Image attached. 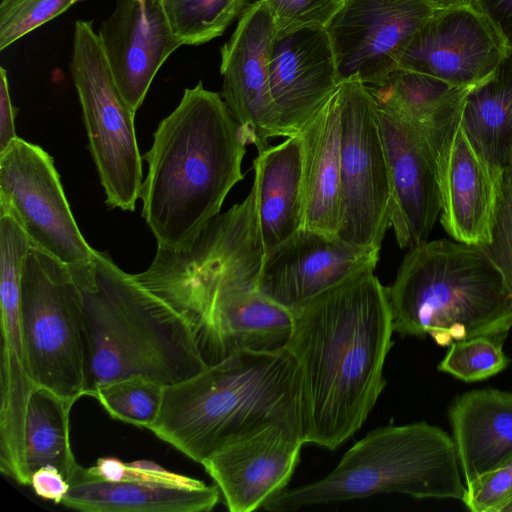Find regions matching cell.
Instances as JSON below:
<instances>
[{
	"label": "cell",
	"instance_id": "obj_41",
	"mask_svg": "<svg viewBox=\"0 0 512 512\" xmlns=\"http://www.w3.org/2000/svg\"><path fill=\"white\" fill-rule=\"evenodd\" d=\"M501 512H512V500L502 508Z\"/></svg>",
	"mask_w": 512,
	"mask_h": 512
},
{
	"label": "cell",
	"instance_id": "obj_29",
	"mask_svg": "<svg viewBox=\"0 0 512 512\" xmlns=\"http://www.w3.org/2000/svg\"><path fill=\"white\" fill-rule=\"evenodd\" d=\"M182 45H201L219 37L241 15L247 0H161Z\"/></svg>",
	"mask_w": 512,
	"mask_h": 512
},
{
	"label": "cell",
	"instance_id": "obj_3",
	"mask_svg": "<svg viewBox=\"0 0 512 512\" xmlns=\"http://www.w3.org/2000/svg\"><path fill=\"white\" fill-rule=\"evenodd\" d=\"M246 139L222 96L201 81L187 88L178 106L162 119L143 158L142 217L158 248L188 249L220 214L241 180Z\"/></svg>",
	"mask_w": 512,
	"mask_h": 512
},
{
	"label": "cell",
	"instance_id": "obj_40",
	"mask_svg": "<svg viewBox=\"0 0 512 512\" xmlns=\"http://www.w3.org/2000/svg\"><path fill=\"white\" fill-rule=\"evenodd\" d=\"M445 4L472 3L473 0H442Z\"/></svg>",
	"mask_w": 512,
	"mask_h": 512
},
{
	"label": "cell",
	"instance_id": "obj_19",
	"mask_svg": "<svg viewBox=\"0 0 512 512\" xmlns=\"http://www.w3.org/2000/svg\"><path fill=\"white\" fill-rule=\"evenodd\" d=\"M437 167L444 230L458 242L488 246L503 167L491 163L476 147L462 112L438 147Z\"/></svg>",
	"mask_w": 512,
	"mask_h": 512
},
{
	"label": "cell",
	"instance_id": "obj_30",
	"mask_svg": "<svg viewBox=\"0 0 512 512\" xmlns=\"http://www.w3.org/2000/svg\"><path fill=\"white\" fill-rule=\"evenodd\" d=\"M164 386L144 376H132L99 386L93 393L111 418L140 428L155 423Z\"/></svg>",
	"mask_w": 512,
	"mask_h": 512
},
{
	"label": "cell",
	"instance_id": "obj_22",
	"mask_svg": "<svg viewBox=\"0 0 512 512\" xmlns=\"http://www.w3.org/2000/svg\"><path fill=\"white\" fill-rule=\"evenodd\" d=\"M297 134L303 148L302 228L337 236L341 174L339 84Z\"/></svg>",
	"mask_w": 512,
	"mask_h": 512
},
{
	"label": "cell",
	"instance_id": "obj_33",
	"mask_svg": "<svg viewBox=\"0 0 512 512\" xmlns=\"http://www.w3.org/2000/svg\"><path fill=\"white\" fill-rule=\"evenodd\" d=\"M277 39L297 30L326 26L341 6L339 0H265Z\"/></svg>",
	"mask_w": 512,
	"mask_h": 512
},
{
	"label": "cell",
	"instance_id": "obj_9",
	"mask_svg": "<svg viewBox=\"0 0 512 512\" xmlns=\"http://www.w3.org/2000/svg\"><path fill=\"white\" fill-rule=\"evenodd\" d=\"M69 66L106 204L134 211L143 183L134 128L136 113L115 83L92 21L75 22Z\"/></svg>",
	"mask_w": 512,
	"mask_h": 512
},
{
	"label": "cell",
	"instance_id": "obj_42",
	"mask_svg": "<svg viewBox=\"0 0 512 512\" xmlns=\"http://www.w3.org/2000/svg\"><path fill=\"white\" fill-rule=\"evenodd\" d=\"M341 3H343L345 0H339Z\"/></svg>",
	"mask_w": 512,
	"mask_h": 512
},
{
	"label": "cell",
	"instance_id": "obj_39",
	"mask_svg": "<svg viewBox=\"0 0 512 512\" xmlns=\"http://www.w3.org/2000/svg\"><path fill=\"white\" fill-rule=\"evenodd\" d=\"M89 471L106 481H122L126 478L127 463L115 457H101Z\"/></svg>",
	"mask_w": 512,
	"mask_h": 512
},
{
	"label": "cell",
	"instance_id": "obj_11",
	"mask_svg": "<svg viewBox=\"0 0 512 512\" xmlns=\"http://www.w3.org/2000/svg\"><path fill=\"white\" fill-rule=\"evenodd\" d=\"M0 214L11 216L34 246L65 264L73 278L94 271V253L80 232L52 157L17 137L0 153Z\"/></svg>",
	"mask_w": 512,
	"mask_h": 512
},
{
	"label": "cell",
	"instance_id": "obj_13",
	"mask_svg": "<svg viewBox=\"0 0 512 512\" xmlns=\"http://www.w3.org/2000/svg\"><path fill=\"white\" fill-rule=\"evenodd\" d=\"M277 33L265 0L246 5L220 50L222 98L240 125L247 144L257 150L282 136L270 90V69Z\"/></svg>",
	"mask_w": 512,
	"mask_h": 512
},
{
	"label": "cell",
	"instance_id": "obj_5",
	"mask_svg": "<svg viewBox=\"0 0 512 512\" xmlns=\"http://www.w3.org/2000/svg\"><path fill=\"white\" fill-rule=\"evenodd\" d=\"M302 427L300 380L286 347L237 351L165 386L150 431L195 462L275 422Z\"/></svg>",
	"mask_w": 512,
	"mask_h": 512
},
{
	"label": "cell",
	"instance_id": "obj_31",
	"mask_svg": "<svg viewBox=\"0 0 512 512\" xmlns=\"http://www.w3.org/2000/svg\"><path fill=\"white\" fill-rule=\"evenodd\" d=\"M503 342L488 336H475L454 341L438 370L466 382L489 378L509 364Z\"/></svg>",
	"mask_w": 512,
	"mask_h": 512
},
{
	"label": "cell",
	"instance_id": "obj_26",
	"mask_svg": "<svg viewBox=\"0 0 512 512\" xmlns=\"http://www.w3.org/2000/svg\"><path fill=\"white\" fill-rule=\"evenodd\" d=\"M367 87L379 108L421 128L435 141H439L459 117L469 91L402 68L380 84Z\"/></svg>",
	"mask_w": 512,
	"mask_h": 512
},
{
	"label": "cell",
	"instance_id": "obj_24",
	"mask_svg": "<svg viewBox=\"0 0 512 512\" xmlns=\"http://www.w3.org/2000/svg\"><path fill=\"white\" fill-rule=\"evenodd\" d=\"M62 504L84 512H207L220 499L217 485L183 488L165 483L106 481L79 466Z\"/></svg>",
	"mask_w": 512,
	"mask_h": 512
},
{
	"label": "cell",
	"instance_id": "obj_25",
	"mask_svg": "<svg viewBox=\"0 0 512 512\" xmlns=\"http://www.w3.org/2000/svg\"><path fill=\"white\" fill-rule=\"evenodd\" d=\"M257 213L264 253L303 224V148L298 134L258 150L253 161Z\"/></svg>",
	"mask_w": 512,
	"mask_h": 512
},
{
	"label": "cell",
	"instance_id": "obj_14",
	"mask_svg": "<svg viewBox=\"0 0 512 512\" xmlns=\"http://www.w3.org/2000/svg\"><path fill=\"white\" fill-rule=\"evenodd\" d=\"M379 254V248L300 228L264 253L258 288L266 298L294 312L343 281L374 270Z\"/></svg>",
	"mask_w": 512,
	"mask_h": 512
},
{
	"label": "cell",
	"instance_id": "obj_8",
	"mask_svg": "<svg viewBox=\"0 0 512 512\" xmlns=\"http://www.w3.org/2000/svg\"><path fill=\"white\" fill-rule=\"evenodd\" d=\"M20 306L36 386L74 403L87 396L82 295L70 269L31 246L23 266Z\"/></svg>",
	"mask_w": 512,
	"mask_h": 512
},
{
	"label": "cell",
	"instance_id": "obj_12",
	"mask_svg": "<svg viewBox=\"0 0 512 512\" xmlns=\"http://www.w3.org/2000/svg\"><path fill=\"white\" fill-rule=\"evenodd\" d=\"M445 5L442 0H345L325 26L339 81L383 82L399 68L415 34Z\"/></svg>",
	"mask_w": 512,
	"mask_h": 512
},
{
	"label": "cell",
	"instance_id": "obj_38",
	"mask_svg": "<svg viewBox=\"0 0 512 512\" xmlns=\"http://www.w3.org/2000/svg\"><path fill=\"white\" fill-rule=\"evenodd\" d=\"M18 136L15 130V109L11 102L7 71L0 68V153Z\"/></svg>",
	"mask_w": 512,
	"mask_h": 512
},
{
	"label": "cell",
	"instance_id": "obj_7",
	"mask_svg": "<svg viewBox=\"0 0 512 512\" xmlns=\"http://www.w3.org/2000/svg\"><path fill=\"white\" fill-rule=\"evenodd\" d=\"M379 493L463 501L466 486L453 438L426 422L378 427L357 441L325 477L286 488L263 508L289 512Z\"/></svg>",
	"mask_w": 512,
	"mask_h": 512
},
{
	"label": "cell",
	"instance_id": "obj_27",
	"mask_svg": "<svg viewBox=\"0 0 512 512\" xmlns=\"http://www.w3.org/2000/svg\"><path fill=\"white\" fill-rule=\"evenodd\" d=\"M464 127L480 152L503 167L512 155V50L494 73L470 89L462 110Z\"/></svg>",
	"mask_w": 512,
	"mask_h": 512
},
{
	"label": "cell",
	"instance_id": "obj_34",
	"mask_svg": "<svg viewBox=\"0 0 512 512\" xmlns=\"http://www.w3.org/2000/svg\"><path fill=\"white\" fill-rule=\"evenodd\" d=\"M512 290V155L503 165L491 243L485 247Z\"/></svg>",
	"mask_w": 512,
	"mask_h": 512
},
{
	"label": "cell",
	"instance_id": "obj_32",
	"mask_svg": "<svg viewBox=\"0 0 512 512\" xmlns=\"http://www.w3.org/2000/svg\"><path fill=\"white\" fill-rule=\"evenodd\" d=\"M80 0H3L0 4V50L58 17Z\"/></svg>",
	"mask_w": 512,
	"mask_h": 512
},
{
	"label": "cell",
	"instance_id": "obj_2",
	"mask_svg": "<svg viewBox=\"0 0 512 512\" xmlns=\"http://www.w3.org/2000/svg\"><path fill=\"white\" fill-rule=\"evenodd\" d=\"M292 314L285 347L299 373L303 438L335 450L361 428L385 387L394 332L387 287L364 271Z\"/></svg>",
	"mask_w": 512,
	"mask_h": 512
},
{
	"label": "cell",
	"instance_id": "obj_35",
	"mask_svg": "<svg viewBox=\"0 0 512 512\" xmlns=\"http://www.w3.org/2000/svg\"><path fill=\"white\" fill-rule=\"evenodd\" d=\"M512 500V457L466 487L462 502L473 512H501Z\"/></svg>",
	"mask_w": 512,
	"mask_h": 512
},
{
	"label": "cell",
	"instance_id": "obj_20",
	"mask_svg": "<svg viewBox=\"0 0 512 512\" xmlns=\"http://www.w3.org/2000/svg\"><path fill=\"white\" fill-rule=\"evenodd\" d=\"M98 36L115 83L136 113L168 57L182 43L161 0H117Z\"/></svg>",
	"mask_w": 512,
	"mask_h": 512
},
{
	"label": "cell",
	"instance_id": "obj_16",
	"mask_svg": "<svg viewBox=\"0 0 512 512\" xmlns=\"http://www.w3.org/2000/svg\"><path fill=\"white\" fill-rule=\"evenodd\" d=\"M303 444L301 425L280 421L230 442L201 464L229 511L251 512L286 489Z\"/></svg>",
	"mask_w": 512,
	"mask_h": 512
},
{
	"label": "cell",
	"instance_id": "obj_37",
	"mask_svg": "<svg viewBox=\"0 0 512 512\" xmlns=\"http://www.w3.org/2000/svg\"><path fill=\"white\" fill-rule=\"evenodd\" d=\"M30 485L41 498L62 504L69 491V483L63 474L53 466H44L31 475Z\"/></svg>",
	"mask_w": 512,
	"mask_h": 512
},
{
	"label": "cell",
	"instance_id": "obj_1",
	"mask_svg": "<svg viewBox=\"0 0 512 512\" xmlns=\"http://www.w3.org/2000/svg\"><path fill=\"white\" fill-rule=\"evenodd\" d=\"M264 256L256 191L218 214L186 250L157 248L135 280L169 304L193 329L207 365L241 350L286 346L293 314L258 288Z\"/></svg>",
	"mask_w": 512,
	"mask_h": 512
},
{
	"label": "cell",
	"instance_id": "obj_28",
	"mask_svg": "<svg viewBox=\"0 0 512 512\" xmlns=\"http://www.w3.org/2000/svg\"><path fill=\"white\" fill-rule=\"evenodd\" d=\"M74 402L36 386L28 401L24 429V467L31 475L41 467L57 468L68 481L80 466L70 444L69 421Z\"/></svg>",
	"mask_w": 512,
	"mask_h": 512
},
{
	"label": "cell",
	"instance_id": "obj_10",
	"mask_svg": "<svg viewBox=\"0 0 512 512\" xmlns=\"http://www.w3.org/2000/svg\"><path fill=\"white\" fill-rule=\"evenodd\" d=\"M341 174L337 236L381 249L389 227L391 181L377 104L358 78L339 83Z\"/></svg>",
	"mask_w": 512,
	"mask_h": 512
},
{
	"label": "cell",
	"instance_id": "obj_36",
	"mask_svg": "<svg viewBox=\"0 0 512 512\" xmlns=\"http://www.w3.org/2000/svg\"><path fill=\"white\" fill-rule=\"evenodd\" d=\"M486 17L504 46L512 50V0H473Z\"/></svg>",
	"mask_w": 512,
	"mask_h": 512
},
{
	"label": "cell",
	"instance_id": "obj_18",
	"mask_svg": "<svg viewBox=\"0 0 512 512\" xmlns=\"http://www.w3.org/2000/svg\"><path fill=\"white\" fill-rule=\"evenodd\" d=\"M26 251L17 244L0 250V470L30 485L24 467V429L32 378L21 322V280Z\"/></svg>",
	"mask_w": 512,
	"mask_h": 512
},
{
	"label": "cell",
	"instance_id": "obj_6",
	"mask_svg": "<svg viewBox=\"0 0 512 512\" xmlns=\"http://www.w3.org/2000/svg\"><path fill=\"white\" fill-rule=\"evenodd\" d=\"M393 330L429 334L438 345L475 336L504 341L512 327V290L485 247L456 240L410 248L387 287Z\"/></svg>",
	"mask_w": 512,
	"mask_h": 512
},
{
	"label": "cell",
	"instance_id": "obj_23",
	"mask_svg": "<svg viewBox=\"0 0 512 512\" xmlns=\"http://www.w3.org/2000/svg\"><path fill=\"white\" fill-rule=\"evenodd\" d=\"M448 413L466 487L512 457V393L472 390Z\"/></svg>",
	"mask_w": 512,
	"mask_h": 512
},
{
	"label": "cell",
	"instance_id": "obj_4",
	"mask_svg": "<svg viewBox=\"0 0 512 512\" xmlns=\"http://www.w3.org/2000/svg\"><path fill=\"white\" fill-rule=\"evenodd\" d=\"M86 336V394L132 376L171 386L206 366L187 320L95 250L94 272L75 280Z\"/></svg>",
	"mask_w": 512,
	"mask_h": 512
},
{
	"label": "cell",
	"instance_id": "obj_21",
	"mask_svg": "<svg viewBox=\"0 0 512 512\" xmlns=\"http://www.w3.org/2000/svg\"><path fill=\"white\" fill-rule=\"evenodd\" d=\"M339 81L335 54L324 26L278 38L270 90L283 137L296 135L321 108Z\"/></svg>",
	"mask_w": 512,
	"mask_h": 512
},
{
	"label": "cell",
	"instance_id": "obj_17",
	"mask_svg": "<svg viewBox=\"0 0 512 512\" xmlns=\"http://www.w3.org/2000/svg\"><path fill=\"white\" fill-rule=\"evenodd\" d=\"M391 181L390 221L400 248L428 240L440 217L439 145L421 128L377 106Z\"/></svg>",
	"mask_w": 512,
	"mask_h": 512
},
{
	"label": "cell",
	"instance_id": "obj_15",
	"mask_svg": "<svg viewBox=\"0 0 512 512\" xmlns=\"http://www.w3.org/2000/svg\"><path fill=\"white\" fill-rule=\"evenodd\" d=\"M506 50L473 3L448 4L415 34L399 68L470 90L494 73Z\"/></svg>",
	"mask_w": 512,
	"mask_h": 512
}]
</instances>
